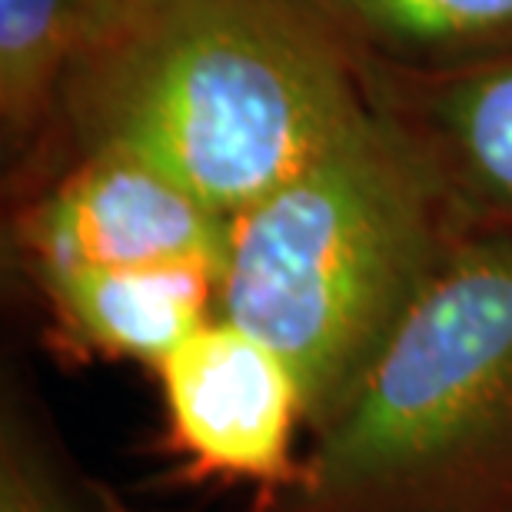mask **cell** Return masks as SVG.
Returning <instances> with one entry per match:
<instances>
[{"label":"cell","mask_w":512,"mask_h":512,"mask_svg":"<svg viewBox=\"0 0 512 512\" xmlns=\"http://www.w3.org/2000/svg\"><path fill=\"white\" fill-rule=\"evenodd\" d=\"M360 60L310 0H100L57 127L237 217L370 110Z\"/></svg>","instance_id":"6da1fadb"},{"label":"cell","mask_w":512,"mask_h":512,"mask_svg":"<svg viewBox=\"0 0 512 512\" xmlns=\"http://www.w3.org/2000/svg\"><path fill=\"white\" fill-rule=\"evenodd\" d=\"M463 227L423 140L376 94L320 157L230 217L217 313L290 363L313 429L366 373Z\"/></svg>","instance_id":"7a4b0ae2"},{"label":"cell","mask_w":512,"mask_h":512,"mask_svg":"<svg viewBox=\"0 0 512 512\" xmlns=\"http://www.w3.org/2000/svg\"><path fill=\"white\" fill-rule=\"evenodd\" d=\"M256 512H512V230L463 227Z\"/></svg>","instance_id":"3957f363"},{"label":"cell","mask_w":512,"mask_h":512,"mask_svg":"<svg viewBox=\"0 0 512 512\" xmlns=\"http://www.w3.org/2000/svg\"><path fill=\"white\" fill-rule=\"evenodd\" d=\"M10 243L30 280L87 266L223 273L230 217L133 153L90 150L17 210Z\"/></svg>","instance_id":"277c9868"},{"label":"cell","mask_w":512,"mask_h":512,"mask_svg":"<svg viewBox=\"0 0 512 512\" xmlns=\"http://www.w3.org/2000/svg\"><path fill=\"white\" fill-rule=\"evenodd\" d=\"M170 446L190 473L276 493L296 476L303 393L290 363L227 316H210L157 363Z\"/></svg>","instance_id":"5b68a950"},{"label":"cell","mask_w":512,"mask_h":512,"mask_svg":"<svg viewBox=\"0 0 512 512\" xmlns=\"http://www.w3.org/2000/svg\"><path fill=\"white\" fill-rule=\"evenodd\" d=\"M416 97L380 94L423 140L466 227L512 230V54L406 74Z\"/></svg>","instance_id":"8992f818"},{"label":"cell","mask_w":512,"mask_h":512,"mask_svg":"<svg viewBox=\"0 0 512 512\" xmlns=\"http://www.w3.org/2000/svg\"><path fill=\"white\" fill-rule=\"evenodd\" d=\"M34 286L70 343L110 360L157 363L217 316L220 273L207 266H87Z\"/></svg>","instance_id":"52a82bcc"},{"label":"cell","mask_w":512,"mask_h":512,"mask_svg":"<svg viewBox=\"0 0 512 512\" xmlns=\"http://www.w3.org/2000/svg\"><path fill=\"white\" fill-rule=\"evenodd\" d=\"M360 57L439 74L512 54V0H310Z\"/></svg>","instance_id":"ba28073f"},{"label":"cell","mask_w":512,"mask_h":512,"mask_svg":"<svg viewBox=\"0 0 512 512\" xmlns=\"http://www.w3.org/2000/svg\"><path fill=\"white\" fill-rule=\"evenodd\" d=\"M100 0H0V140L24 160L57 130L60 94Z\"/></svg>","instance_id":"9c48e42d"},{"label":"cell","mask_w":512,"mask_h":512,"mask_svg":"<svg viewBox=\"0 0 512 512\" xmlns=\"http://www.w3.org/2000/svg\"><path fill=\"white\" fill-rule=\"evenodd\" d=\"M0 512H94L17 396L0 416Z\"/></svg>","instance_id":"30bf717a"}]
</instances>
